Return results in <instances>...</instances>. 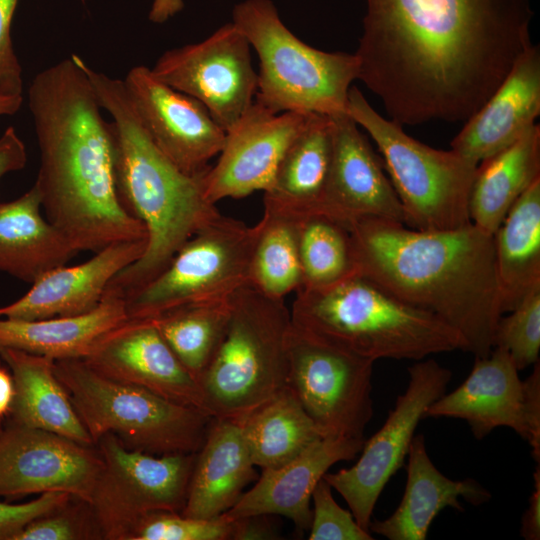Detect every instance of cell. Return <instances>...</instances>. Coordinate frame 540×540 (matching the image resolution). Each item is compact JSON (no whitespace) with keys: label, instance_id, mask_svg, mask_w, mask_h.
Instances as JSON below:
<instances>
[{"label":"cell","instance_id":"1","mask_svg":"<svg viewBox=\"0 0 540 540\" xmlns=\"http://www.w3.org/2000/svg\"><path fill=\"white\" fill-rule=\"evenodd\" d=\"M531 0H366L358 80L404 126L469 119L532 44Z\"/></svg>","mask_w":540,"mask_h":540},{"label":"cell","instance_id":"2","mask_svg":"<svg viewBox=\"0 0 540 540\" xmlns=\"http://www.w3.org/2000/svg\"><path fill=\"white\" fill-rule=\"evenodd\" d=\"M28 105L40 151L46 219L78 251L147 239L118 196L108 122L76 54L34 76Z\"/></svg>","mask_w":540,"mask_h":540},{"label":"cell","instance_id":"3","mask_svg":"<svg viewBox=\"0 0 540 540\" xmlns=\"http://www.w3.org/2000/svg\"><path fill=\"white\" fill-rule=\"evenodd\" d=\"M355 271L455 330L464 351L485 357L501 317L493 235L472 223L421 231L387 219L350 228Z\"/></svg>","mask_w":540,"mask_h":540},{"label":"cell","instance_id":"4","mask_svg":"<svg viewBox=\"0 0 540 540\" xmlns=\"http://www.w3.org/2000/svg\"><path fill=\"white\" fill-rule=\"evenodd\" d=\"M108 122L118 196L124 208L145 227L141 257L121 270L104 293L124 300L157 276L194 234L221 213L206 195V169L189 174L172 163L143 127L123 80L96 71L80 57Z\"/></svg>","mask_w":540,"mask_h":540},{"label":"cell","instance_id":"5","mask_svg":"<svg viewBox=\"0 0 540 540\" xmlns=\"http://www.w3.org/2000/svg\"><path fill=\"white\" fill-rule=\"evenodd\" d=\"M290 314L295 326L374 362L464 351L460 335L437 316L357 271L324 288L298 290Z\"/></svg>","mask_w":540,"mask_h":540},{"label":"cell","instance_id":"6","mask_svg":"<svg viewBox=\"0 0 540 540\" xmlns=\"http://www.w3.org/2000/svg\"><path fill=\"white\" fill-rule=\"evenodd\" d=\"M290 310L247 283L230 297L223 338L201 375L206 412L239 418L286 386Z\"/></svg>","mask_w":540,"mask_h":540},{"label":"cell","instance_id":"7","mask_svg":"<svg viewBox=\"0 0 540 540\" xmlns=\"http://www.w3.org/2000/svg\"><path fill=\"white\" fill-rule=\"evenodd\" d=\"M232 23L259 58L255 101L273 113L347 112L348 93L359 72L355 53L326 52L301 41L271 0L236 4Z\"/></svg>","mask_w":540,"mask_h":540},{"label":"cell","instance_id":"8","mask_svg":"<svg viewBox=\"0 0 540 540\" xmlns=\"http://www.w3.org/2000/svg\"><path fill=\"white\" fill-rule=\"evenodd\" d=\"M57 378L94 445L106 434L131 449L156 454L197 453L213 417L145 388L117 381L83 359L54 361Z\"/></svg>","mask_w":540,"mask_h":540},{"label":"cell","instance_id":"9","mask_svg":"<svg viewBox=\"0 0 540 540\" xmlns=\"http://www.w3.org/2000/svg\"><path fill=\"white\" fill-rule=\"evenodd\" d=\"M347 113L373 139L403 210L404 224L421 231L454 230L471 223L468 201L477 165L454 150L432 148L381 116L351 86Z\"/></svg>","mask_w":540,"mask_h":540},{"label":"cell","instance_id":"10","mask_svg":"<svg viewBox=\"0 0 540 540\" xmlns=\"http://www.w3.org/2000/svg\"><path fill=\"white\" fill-rule=\"evenodd\" d=\"M255 235V226L221 214L125 299L128 319H153L181 306L228 299L249 283Z\"/></svg>","mask_w":540,"mask_h":540},{"label":"cell","instance_id":"11","mask_svg":"<svg viewBox=\"0 0 540 540\" xmlns=\"http://www.w3.org/2000/svg\"><path fill=\"white\" fill-rule=\"evenodd\" d=\"M374 361L291 324L286 386L323 437L364 439L372 418Z\"/></svg>","mask_w":540,"mask_h":540},{"label":"cell","instance_id":"12","mask_svg":"<svg viewBox=\"0 0 540 540\" xmlns=\"http://www.w3.org/2000/svg\"><path fill=\"white\" fill-rule=\"evenodd\" d=\"M103 460L89 507L102 538L127 540L145 515L181 512L196 453L156 455L106 434L96 443Z\"/></svg>","mask_w":540,"mask_h":540},{"label":"cell","instance_id":"13","mask_svg":"<svg viewBox=\"0 0 540 540\" xmlns=\"http://www.w3.org/2000/svg\"><path fill=\"white\" fill-rule=\"evenodd\" d=\"M408 373L405 391L397 397L382 427L364 441L358 461L323 476L366 531L380 494L404 463L420 420L427 408L446 392L452 377L448 368L431 358L418 360L408 368Z\"/></svg>","mask_w":540,"mask_h":540},{"label":"cell","instance_id":"14","mask_svg":"<svg viewBox=\"0 0 540 540\" xmlns=\"http://www.w3.org/2000/svg\"><path fill=\"white\" fill-rule=\"evenodd\" d=\"M250 47L229 22L203 41L165 51L151 71L161 82L201 102L227 132L255 100L257 73Z\"/></svg>","mask_w":540,"mask_h":540},{"label":"cell","instance_id":"15","mask_svg":"<svg viewBox=\"0 0 540 540\" xmlns=\"http://www.w3.org/2000/svg\"><path fill=\"white\" fill-rule=\"evenodd\" d=\"M102 467L92 445L12 422L0 431V497L66 492L89 505Z\"/></svg>","mask_w":540,"mask_h":540},{"label":"cell","instance_id":"16","mask_svg":"<svg viewBox=\"0 0 540 540\" xmlns=\"http://www.w3.org/2000/svg\"><path fill=\"white\" fill-rule=\"evenodd\" d=\"M123 83L146 132L172 163L189 174L210 166L226 132L201 102L161 82L144 65L132 67Z\"/></svg>","mask_w":540,"mask_h":540},{"label":"cell","instance_id":"17","mask_svg":"<svg viewBox=\"0 0 540 540\" xmlns=\"http://www.w3.org/2000/svg\"><path fill=\"white\" fill-rule=\"evenodd\" d=\"M310 113H273L254 100L226 132L219 158L206 176V195L214 204L271 189L278 165Z\"/></svg>","mask_w":540,"mask_h":540},{"label":"cell","instance_id":"18","mask_svg":"<svg viewBox=\"0 0 540 540\" xmlns=\"http://www.w3.org/2000/svg\"><path fill=\"white\" fill-rule=\"evenodd\" d=\"M83 360L106 377L206 412L199 382L173 354L152 319H127L103 335Z\"/></svg>","mask_w":540,"mask_h":540},{"label":"cell","instance_id":"19","mask_svg":"<svg viewBox=\"0 0 540 540\" xmlns=\"http://www.w3.org/2000/svg\"><path fill=\"white\" fill-rule=\"evenodd\" d=\"M331 117L333 153L320 214L348 229L371 218L404 223L401 203L382 159L347 112Z\"/></svg>","mask_w":540,"mask_h":540},{"label":"cell","instance_id":"20","mask_svg":"<svg viewBox=\"0 0 540 540\" xmlns=\"http://www.w3.org/2000/svg\"><path fill=\"white\" fill-rule=\"evenodd\" d=\"M540 115V47L531 44L486 102L465 121L451 149L478 165L518 140Z\"/></svg>","mask_w":540,"mask_h":540},{"label":"cell","instance_id":"21","mask_svg":"<svg viewBox=\"0 0 540 540\" xmlns=\"http://www.w3.org/2000/svg\"><path fill=\"white\" fill-rule=\"evenodd\" d=\"M145 247L146 239L114 243L81 264L56 267L18 300L0 307V316L36 320L88 313L100 304L110 281L138 260Z\"/></svg>","mask_w":540,"mask_h":540},{"label":"cell","instance_id":"22","mask_svg":"<svg viewBox=\"0 0 540 540\" xmlns=\"http://www.w3.org/2000/svg\"><path fill=\"white\" fill-rule=\"evenodd\" d=\"M364 439L321 437L299 456L275 469L262 470L255 485L223 513L229 519L267 514L290 519L298 531L310 528L312 492L335 463L360 453Z\"/></svg>","mask_w":540,"mask_h":540},{"label":"cell","instance_id":"23","mask_svg":"<svg viewBox=\"0 0 540 540\" xmlns=\"http://www.w3.org/2000/svg\"><path fill=\"white\" fill-rule=\"evenodd\" d=\"M518 372L509 354L494 347L487 356L476 357L467 378L434 401L425 417L465 420L477 439L507 427L526 440L524 384Z\"/></svg>","mask_w":540,"mask_h":540},{"label":"cell","instance_id":"24","mask_svg":"<svg viewBox=\"0 0 540 540\" xmlns=\"http://www.w3.org/2000/svg\"><path fill=\"white\" fill-rule=\"evenodd\" d=\"M238 418L213 417L196 453L181 514L213 519L230 510L256 477Z\"/></svg>","mask_w":540,"mask_h":540},{"label":"cell","instance_id":"25","mask_svg":"<svg viewBox=\"0 0 540 540\" xmlns=\"http://www.w3.org/2000/svg\"><path fill=\"white\" fill-rule=\"evenodd\" d=\"M407 456V481L401 502L388 518L371 521L369 531L389 540H425L443 509L463 511L460 497L474 505L490 499V492L477 481L453 480L442 474L427 453L423 435L413 437Z\"/></svg>","mask_w":540,"mask_h":540},{"label":"cell","instance_id":"26","mask_svg":"<svg viewBox=\"0 0 540 540\" xmlns=\"http://www.w3.org/2000/svg\"><path fill=\"white\" fill-rule=\"evenodd\" d=\"M41 208L35 184L15 200L0 203V272L30 284L79 253Z\"/></svg>","mask_w":540,"mask_h":540},{"label":"cell","instance_id":"27","mask_svg":"<svg viewBox=\"0 0 540 540\" xmlns=\"http://www.w3.org/2000/svg\"><path fill=\"white\" fill-rule=\"evenodd\" d=\"M331 116L310 113L286 149L264 204L297 217L320 213L333 153Z\"/></svg>","mask_w":540,"mask_h":540},{"label":"cell","instance_id":"28","mask_svg":"<svg viewBox=\"0 0 540 540\" xmlns=\"http://www.w3.org/2000/svg\"><path fill=\"white\" fill-rule=\"evenodd\" d=\"M128 319L125 300L104 296L92 311L36 320L0 319V352L14 349L57 360L84 359L100 338Z\"/></svg>","mask_w":540,"mask_h":540},{"label":"cell","instance_id":"29","mask_svg":"<svg viewBox=\"0 0 540 540\" xmlns=\"http://www.w3.org/2000/svg\"><path fill=\"white\" fill-rule=\"evenodd\" d=\"M15 386L11 422L41 429L85 445L94 443L57 378L54 360L14 349L0 352Z\"/></svg>","mask_w":540,"mask_h":540},{"label":"cell","instance_id":"30","mask_svg":"<svg viewBox=\"0 0 540 540\" xmlns=\"http://www.w3.org/2000/svg\"><path fill=\"white\" fill-rule=\"evenodd\" d=\"M500 312L540 291V178L516 200L493 234Z\"/></svg>","mask_w":540,"mask_h":540},{"label":"cell","instance_id":"31","mask_svg":"<svg viewBox=\"0 0 540 540\" xmlns=\"http://www.w3.org/2000/svg\"><path fill=\"white\" fill-rule=\"evenodd\" d=\"M538 178L540 126L535 124L513 144L477 165L468 201L471 223L493 235L512 205Z\"/></svg>","mask_w":540,"mask_h":540},{"label":"cell","instance_id":"32","mask_svg":"<svg viewBox=\"0 0 540 540\" xmlns=\"http://www.w3.org/2000/svg\"><path fill=\"white\" fill-rule=\"evenodd\" d=\"M255 466L275 469L323 437L287 387L238 418Z\"/></svg>","mask_w":540,"mask_h":540},{"label":"cell","instance_id":"33","mask_svg":"<svg viewBox=\"0 0 540 540\" xmlns=\"http://www.w3.org/2000/svg\"><path fill=\"white\" fill-rule=\"evenodd\" d=\"M299 219L264 204L249 265V284L263 294L277 299L302 286L299 256Z\"/></svg>","mask_w":540,"mask_h":540},{"label":"cell","instance_id":"34","mask_svg":"<svg viewBox=\"0 0 540 540\" xmlns=\"http://www.w3.org/2000/svg\"><path fill=\"white\" fill-rule=\"evenodd\" d=\"M230 297L181 306L152 319L173 354L198 382L226 331Z\"/></svg>","mask_w":540,"mask_h":540},{"label":"cell","instance_id":"35","mask_svg":"<svg viewBox=\"0 0 540 540\" xmlns=\"http://www.w3.org/2000/svg\"><path fill=\"white\" fill-rule=\"evenodd\" d=\"M301 289H320L355 272L350 230L320 213L299 219Z\"/></svg>","mask_w":540,"mask_h":540},{"label":"cell","instance_id":"36","mask_svg":"<svg viewBox=\"0 0 540 540\" xmlns=\"http://www.w3.org/2000/svg\"><path fill=\"white\" fill-rule=\"evenodd\" d=\"M509 315L499 318L493 333V348L504 349L518 371L539 361L540 291L522 301Z\"/></svg>","mask_w":540,"mask_h":540},{"label":"cell","instance_id":"37","mask_svg":"<svg viewBox=\"0 0 540 540\" xmlns=\"http://www.w3.org/2000/svg\"><path fill=\"white\" fill-rule=\"evenodd\" d=\"M232 520L224 514L198 519L180 512L156 511L133 527L127 540H231Z\"/></svg>","mask_w":540,"mask_h":540},{"label":"cell","instance_id":"38","mask_svg":"<svg viewBox=\"0 0 540 540\" xmlns=\"http://www.w3.org/2000/svg\"><path fill=\"white\" fill-rule=\"evenodd\" d=\"M312 519L309 528L310 540H372L369 531L355 520L351 511L343 509L334 499L332 487L321 478L315 486Z\"/></svg>","mask_w":540,"mask_h":540},{"label":"cell","instance_id":"39","mask_svg":"<svg viewBox=\"0 0 540 540\" xmlns=\"http://www.w3.org/2000/svg\"><path fill=\"white\" fill-rule=\"evenodd\" d=\"M64 508L35 519L26 525L14 540H78L95 538L97 528H92L91 521L79 510Z\"/></svg>","mask_w":540,"mask_h":540},{"label":"cell","instance_id":"40","mask_svg":"<svg viewBox=\"0 0 540 540\" xmlns=\"http://www.w3.org/2000/svg\"><path fill=\"white\" fill-rule=\"evenodd\" d=\"M73 498L66 492H46L22 504L0 502V540H14L30 522L66 507Z\"/></svg>","mask_w":540,"mask_h":540},{"label":"cell","instance_id":"41","mask_svg":"<svg viewBox=\"0 0 540 540\" xmlns=\"http://www.w3.org/2000/svg\"><path fill=\"white\" fill-rule=\"evenodd\" d=\"M19 0H0V96H21L22 68L15 54L11 24Z\"/></svg>","mask_w":540,"mask_h":540},{"label":"cell","instance_id":"42","mask_svg":"<svg viewBox=\"0 0 540 540\" xmlns=\"http://www.w3.org/2000/svg\"><path fill=\"white\" fill-rule=\"evenodd\" d=\"M525 394L526 441L531 447L534 460L540 461V365L534 364L530 376L523 381Z\"/></svg>","mask_w":540,"mask_h":540},{"label":"cell","instance_id":"43","mask_svg":"<svg viewBox=\"0 0 540 540\" xmlns=\"http://www.w3.org/2000/svg\"><path fill=\"white\" fill-rule=\"evenodd\" d=\"M272 515L258 514L232 520L231 540L278 539L280 534Z\"/></svg>","mask_w":540,"mask_h":540},{"label":"cell","instance_id":"44","mask_svg":"<svg viewBox=\"0 0 540 540\" xmlns=\"http://www.w3.org/2000/svg\"><path fill=\"white\" fill-rule=\"evenodd\" d=\"M26 163L25 144L15 128L9 126L0 136V179L7 173L23 169Z\"/></svg>","mask_w":540,"mask_h":540},{"label":"cell","instance_id":"45","mask_svg":"<svg viewBox=\"0 0 540 540\" xmlns=\"http://www.w3.org/2000/svg\"><path fill=\"white\" fill-rule=\"evenodd\" d=\"M534 489L529 498L528 508L522 516L521 536L526 540L540 539V469L533 473Z\"/></svg>","mask_w":540,"mask_h":540},{"label":"cell","instance_id":"46","mask_svg":"<svg viewBox=\"0 0 540 540\" xmlns=\"http://www.w3.org/2000/svg\"><path fill=\"white\" fill-rule=\"evenodd\" d=\"M183 0H153L149 20L153 23L161 24L182 11Z\"/></svg>","mask_w":540,"mask_h":540},{"label":"cell","instance_id":"47","mask_svg":"<svg viewBox=\"0 0 540 540\" xmlns=\"http://www.w3.org/2000/svg\"><path fill=\"white\" fill-rule=\"evenodd\" d=\"M15 397V386L12 374L0 365V421L10 415Z\"/></svg>","mask_w":540,"mask_h":540},{"label":"cell","instance_id":"48","mask_svg":"<svg viewBox=\"0 0 540 540\" xmlns=\"http://www.w3.org/2000/svg\"><path fill=\"white\" fill-rule=\"evenodd\" d=\"M21 96H0V116L15 114L22 105Z\"/></svg>","mask_w":540,"mask_h":540},{"label":"cell","instance_id":"49","mask_svg":"<svg viewBox=\"0 0 540 540\" xmlns=\"http://www.w3.org/2000/svg\"><path fill=\"white\" fill-rule=\"evenodd\" d=\"M80 1L84 2L85 0H80Z\"/></svg>","mask_w":540,"mask_h":540}]
</instances>
